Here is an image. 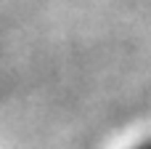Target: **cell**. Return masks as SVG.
<instances>
[{
	"label": "cell",
	"instance_id": "obj_1",
	"mask_svg": "<svg viewBox=\"0 0 151 149\" xmlns=\"http://www.w3.org/2000/svg\"><path fill=\"white\" fill-rule=\"evenodd\" d=\"M127 149H151V133H149V136H141L138 141H133Z\"/></svg>",
	"mask_w": 151,
	"mask_h": 149
}]
</instances>
